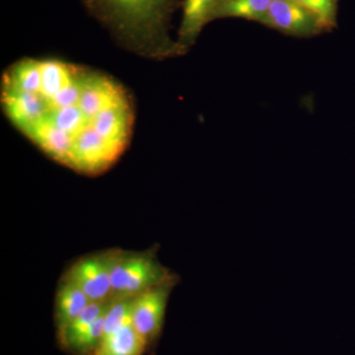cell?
I'll return each instance as SVG.
<instances>
[{
  "label": "cell",
  "mask_w": 355,
  "mask_h": 355,
  "mask_svg": "<svg viewBox=\"0 0 355 355\" xmlns=\"http://www.w3.org/2000/svg\"><path fill=\"white\" fill-rule=\"evenodd\" d=\"M2 111L46 156L80 174L106 172L127 148L135 123L130 95L80 65L25 58L4 71Z\"/></svg>",
  "instance_id": "6da1fadb"
},
{
  "label": "cell",
  "mask_w": 355,
  "mask_h": 355,
  "mask_svg": "<svg viewBox=\"0 0 355 355\" xmlns=\"http://www.w3.org/2000/svg\"><path fill=\"white\" fill-rule=\"evenodd\" d=\"M121 32L135 38L167 41L165 27L174 0H91Z\"/></svg>",
  "instance_id": "7a4b0ae2"
},
{
  "label": "cell",
  "mask_w": 355,
  "mask_h": 355,
  "mask_svg": "<svg viewBox=\"0 0 355 355\" xmlns=\"http://www.w3.org/2000/svg\"><path fill=\"white\" fill-rule=\"evenodd\" d=\"M111 251L112 299L137 297L177 277L158 261L154 251Z\"/></svg>",
  "instance_id": "3957f363"
},
{
  "label": "cell",
  "mask_w": 355,
  "mask_h": 355,
  "mask_svg": "<svg viewBox=\"0 0 355 355\" xmlns=\"http://www.w3.org/2000/svg\"><path fill=\"white\" fill-rule=\"evenodd\" d=\"M111 261V250L88 254L74 261L67 275L92 302H108L113 296Z\"/></svg>",
  "instance_id": "277c9868"
},
{
  "label": "cell",
  "mask_w": 355,
  "mask_h": 355,
  "mask_svg": "<svg viewBox=\"0 0 355 355\" xmlns=\"http://www.w3.org/2000/svg\"><path fill=\"white\" fill-rule=\"evenodd\" d=\"M177 282L178 277H173L139 294L135 299L132 326L148 345L157 338L162 330L170 293Z\"/></svg>",
  "instance_id": "5b68a950"
},
{
  "label": "cell",
  "mask_w": 355,
  "mask_h": 355,
  "mask_svg": "<svg viewBox=\"0 0 355 355\" xmlns=\"http://www.w3.org/2000/svg\"><path fill=\"white\" fill-rule=\"evenodd\" d=\"M263 25L298 38L316 36L324 31L319 21L294 0H273Z\"/></svg>",
  "instance_id": "8992f818"
},
{
  "label": "cell",
  "mask_w": 355,
  "mask_h": 355,
  "mask_svg": "<svg viewBox=\"0 0 355 355\" xmlns=\"http://www.w3.org/2000/svg\"><path fill=\"white\" fill-rule=\"evenodd\" d=\"M219 1L220 0H184L178 42L180 50L195 43L205 26L216 19Z\"/></svg>",
  "instance_id": "52a82bcc"
},
{
  "label": "cell",
  "mask_w": 355,
  "mask_h": 355,
  "mask_svg": "<svg viewBox=\"0 0 355 355\" xmlns=\"http://www.w3.org/2000/svg\"><path fill=\"white\" fill-rule=\"evenodd\" d=\"M92 301L65 273L58 286L55 299V322L58 331L78 317Z\"/></svg>",
  "instance_id": "ba28073f"
},
{
  "label": "cell",
  "mask_w": 355,
  "mask_h": 355,
  "mask_svg": "<svg viewBox=\"0 0 355 355\" xmlns=\"http://www.w3.org/2000/svg\"><path fill=\"white\" fill-rule=\"evenodd\" d=\"M148 343L132 324L105 336L92 355H142Z\"/></svg>",
  "instance_id": "9c48e42d"
},
{
  "label": "cell",
  "mask_w": 355,
  "mask_h": 355,
  "mask_svg": "<svg viewBox=\"0 0 355 355\" xmlns=\"http://www.w3.org/2000/svg\"><path fill=\"white\" fill-rule=\"evenodd\" d=\"M273 0H220L216 19L241 18L263 24Z\"/></svg>",
  "instance_id": "30bf717a"
},
{
  "label": "cell",
  "mask_w": 355,
  "mask_h": 355,
  "mask_svg": "<svg viewBox=\"0 0 355 355\" xmlns=\"http://www.w3.org/2000/svg\"><path fill=\"white\" fill-rule=\"evenodd\" d=\"M108 302H91L71 323L62 330L58 331V342L60 345L64 347L70 342L76 340L84 331L87 330L89 327L105 312Z\"/></svg>",
  "instance_id": "8fae6325"
},
{
  "label": "cell",
  "mask_w": 355,
  "mask_h": 355,
  "mask_svg": "<svg viewBox=\"0 0 355 355\" xmlns=\"http://www.w3.org/2000/svg\"><path fill=\"white\" fill-rule=\"evenodd\" d=\"M135 299L114 298L109 301L104 314V336L132 324Z\"/></svg>",
  "instance_id": "7c38bea8"
},
{
  "label": "cell",
  "mask_w": 355,
  "mask_h": 355,
  "mask_svg": "<svg viewBox=\"0 0 355 355\" xmlns=\"http://www.w3.org/2000/svg\"><path fill=\"white\" fill-rule=\"evenodd\" d=\"M299 6L312 14L324 31L333 29L336 25L338 0H294Z\"/></svg>",
  "instance_id": "4fadbf2b"
}]
</instances>
